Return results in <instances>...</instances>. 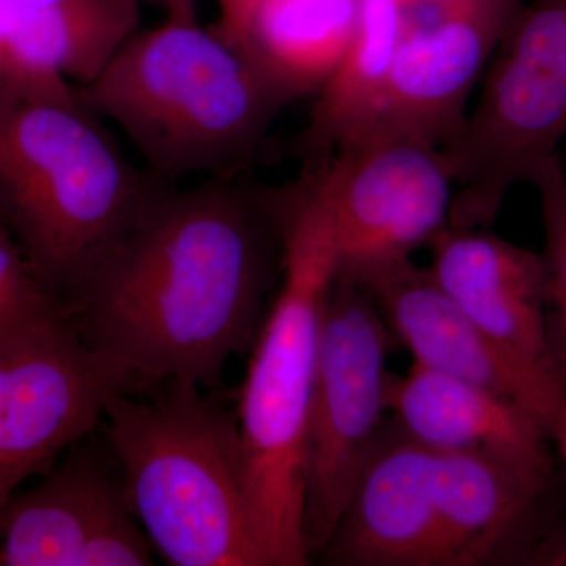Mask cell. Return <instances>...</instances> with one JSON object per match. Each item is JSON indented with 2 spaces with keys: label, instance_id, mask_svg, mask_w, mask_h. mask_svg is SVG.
I'll return each instance as SVG.
<instances>
[{
  "label": "cell",
  "instance_id": "obj_25",
  "mask_svg": "<svg viewBox=\"0 0 566 566\" xmlns=\"http://www.w3.org/2000/svg\"><path fill=\"white\" fill-rule=\"evenodd\" d=\"M523 0H405L408 7H450L465 6V3H504V6H520Z\"/></svg>",
  "mask_w": 566,
  "mask_h": 566
},
{
  "label": "cell",
  "instance_id": "obj_14",
  "mask_svg": "<svg viewBox=\"0 0 566 566\" xmlns=\"http://www.w3.org/2000/svg\"><path fill=\"white\" fill-rule=\"evenodd\" d=\"M428 248V273L472 322L510 352L557 374L551 360L542 253L486 229L452 226L436 234Z\"/></svg>",
  "mask_w": 566,
  "mask_h": 566
},
{
  "label": "cell",
  "instance_id": "obj_16",
  "mask_svg": "<svg viewBox=\"0 0 566 566\" xmlns=\"http://www.w3.org/2000/svg\"><path fill=\"white\" fill-rule=\"evenodd\" d=\"M394 424L434 452H485L551 464L547 430L521 406L471 381L412 364L392 376Z\"/></svg>",
  "mask_w": 566,
  "mask_h": 566
},
{
  "label": "cell",
  "instance_id": "obj_6",
  "mask_svg": "<svg viewBox=\"0 0 566 566\" xmlns=\"http://www.w3.org/2000/svg\"><path fill=\"white\" fill-rule=\"evenodd\" d=\"M566 140V0H523L442 148L455 182L449 226L488 229L506 197Z\"/></svg>",
  "mask_w": 566,
  "mask_h": 566
},
{
  "label": "cell",
  "instance_id": "obj_5",
  "mask_svg": "<svg viewBox=\"0 0 566 566\" xmlns=\"http://www.w3.org/2000/svg\"><path fill=\"white\" fill-rule=\"evenodd\" d=\"M189 382L120 392L104 436L164 564L268 566L253 531L237 415Z\"/></svg>",
  "mask_w": 566,
  "mask_h": 566
},
{
  "label": "cell",
  "instance_id": "obj_15",
  "mask_svg": "<svg viewBox=\"0 0 566 566\" xmlns=\"http://www.w3.org/2000/svg\"><path fill=\"white\" fill-rule=\"evenodd\" d=\"M140 0H52L20 7L0 31V81L66 96L95 81L140 31Z\"/></svg>",
  "mask_w": 566,
  "mask_h": 566
},
{
  "label": "cell",
  "instance_id": "obj_27",
  "mask_svg": "<svg viewBox=\"0 0 566 566\" xmlns=\"http://www.w3.org/2000/svg\"><path fill=\"white\" fill-rule=\"evenodd\" d=\"M9 2L24 7V9H31V7H40L44 6V3H50L52 0H9Z\"/></svg>",
  "mask_w": 566,
  "mask_h": 566
},
{
  "label": "cell",
  "instance_id": "obj_21",
  "mask_svg": "<svg viewBox=\"0 0 566 566\" xmlns=\"http://www.w3.org/2000/svg\"><path fill=\"white\" fill-rule=\"evenodd\" d=\"M66 312L33 273L0 223V353L65 318Z\"/></svg>",
  "mask_w": 566,
  "mask_h": 566
},
{
  "label": "cell",
  "instance_id": "obj_19",
  "mask_svg": "<svg viewBox=\"0 0 566 566\" xmlns=\"http://www.w3.org/2000/svg\"><path fill=\"white\" fill-rule=\"evenodd\" d=\"M408 18L405 0L360 2L359 24L348 50L315 93L303 137L314 163L329 158L374 107L403 39Z\"/></svg>",
  "mask_w": 566,
  "mask_h": 566
},
{
  "label": "cell",
  "instance_id": "obj_12",
  "mask_svg": "<svg viewBox=\"0 0 566 566\" xmlns=\"http://www.w3.org/2000/svg\"><path fill=\"white\" fill-rule=\"evenodd\" d=\"M433 472V450L386 424L319 556L331 565L452 566Z\"/></svg>",
  "mask_w": 566,
  "mask_h": 566
},
{
  "label": "cell",
  "instance_id": "obj_7",
  "mask_svg": "<svg viewBox=\"0 0 566 566\" xmlns=\"http://www.w3.org/2000/svg\"><path fill=\"white\" fill-rule=\"evenodd\" d=\"M389 334L370 294L337 273L324 304L305 453L303 531L311 558L333 536L385 431Z\"/></svg>",
  "mask_w": 566,
  "mask_h": 566
},
{
  "label": "cell",
  "instance_id": "obj_24",
  "mask_svg": "<svg viewBox=\"0 0 566 566\" xmlns=\"http://www.w3.org/2000/svg\"><path fill=\"white\" fill-rule=\"evenodd\" d=\"M534 558L536 564L554 566L566 565V527L558 531V534L549 536V538L536 549Z\"/></svg>",
  "mask_w": 566,
  "mask_h": 566
},
{
  "label": "cell",
  "instance_id": "obj_9",
  "mask_svg": "<svg viewBox=\"0 0 566 566\" xmlns=\"http://www.w3.org/2000/svg\"><path fill=\"white\" fill-rule=\"evenodd\" d=\"M315 166L333 212L340 273L412 259L449 226L455 182L442 148L367 140L345 145Z\"/></svg>",
  "mask_w": 566,
  "mask_h": 566
},
{
  "label": "cell",
  "instance_id": "obj_11",
  "mask_svg": "<svg viewBox=\"0 0 566 566\" xmlns=\"http://www.w3.org/2000/svg\"><path fill=\"white\" fill-rule=\"evenodd\" d=\"M346 277L370 294L387 329L416 364L493 390L554 433L566 405L560 376L495 342L436 285L427 268L405 259Z\"/></svg>",
  "mask_w": 566,
  "mask_h": 566
},
{
  "label": "cell",
  "instance_id": "obj_17",
  "mask_svg": "<svg viewBox=\"0 0 566 566\" xmlns=\"http://www.w3.org/2000/svg\"><path fill=\"white\" fill-rule=\"evenodd\" d=\"M434 452V450H433ZM551 464L434 452V501L452 566L490 564L545 493Z\"/></svg>",
  "mask_w": 566,
  "mask_h": 566
},
{
  "label": "cell",
  "instance_id": "obj_22",
  "mask_svg": "<svg viewBox=\"0 0 566 566\" xmlns=\"http://www.w3.org/2000/svg\"><path fill=\"white\" fill-rule=\"evenodd\" d=\"M219 17L216 25L234 41L244 43L245 28L256 0H216Z\"/></svg>",
  "mask_w": 566,
  "mask_h": 566
},
{
  "label": "cell",
  "instance_id": "obj_18",
  "mask_svg": "<svg viewBox=\"0 0 566 566\" xmlns=\"http://www.w3.org/2000/svg\"><path fill=\"white\" fill-rule=\"evenodd\" d=\"M363 0H256L244 44L294 98L316 93L357 31Z\"/></svg>",
  "mask_w": 566,
  "mask_h": 566
},
{
  "label": "cell",
  "instance_id": "obj_10",
  "mask_svg": "<svg viewBox=\"0 0 566 566\" xmlns=\"http://www.w3.org/2000/svg\"><path fill=\"white\" fill-rule=\"evenodd\" d=\"M520 7H408V25L385 87L338 148L376 139L444 148L463 126L469 96Z\"/></svg>",
  "mask_w": 566,
  "mask_h": 566
},
{
  "label": "cell",
  "instance_id": "obj_3",
  "mask_svg": "<svg viewBox=\"0 0 566 566\" xmlns=\"http://www.w3.org/2000/svg\"><path fill=\"white\" fill-rule=\"evenodd\" d=\"M76 92L166 178L238 172L296 99L248 44L200 20L140 29Z\"/></svg>",
  "mask_w": 566,
  "mask_h": 566
},
{
  "label": "cell",
  "instance_id": "obj_13",
  "mask_svg": "<svg viewBox=\"0 0 566 566\" xmlns=\"http://www.w3.org/2000/svg\"><path fill=\"white\" fill-rule=\"evenodd\" d=\"M93 434L0 506V566H80L88 542L133 512L106 436Z\"/></svg>",
  "mask_w": 566,
  "mask_h": 566
},
{
  "label": "cell",
  "instance_id": "obj_23",
  "mask_svg": "<svg viewBox=\"0 0 566 566\" xmlns=\"http://www.w3.org/2000/svg\"><path fill=\"white\" fill-rule=\"evenodd\" d=\"M145 2L151 3L161 11L164 20H199V0H145Z\"/></svg>",
  "mask_w": 566,
  "mask_h": 566
},
{
  "label": "cell",
  "instance_id": "obj_1",
  "mask_svg": "<svg viewBox=\"0 0 566 566\" xmlns=\"http://www.w3.org/2000/svg\"><path fill=\"white\" fill-rule=\"evenodd\" d=\"M285 199L226 178L156 192L70 301L71 324L132 394L214 386L281 282Z\"/></svg>",
  "mask_w": 566,
  "mask_h": 566
},
{
  "label": "cell",
  "instance_id": "obj_8",
  "mask_svg": "<svg viewBox=\"0 0 566 566\" xmlns=\"http://www.w3.org/2000/svg\"><path fill=\"white\" fill-rule=\"evenodd\" d=\"M128 381L74 329L69 316L0 353V506L98 431Z\"/></svg>",
  "mask_w": 566,
  "mask_h": 566
},
{
  "label": "cell",
  "instance_id": "obj_26",
  "mask_svg": "<svg viewBox=\"0 0 566 566\" xmlns=\"http://www.w3.org/2000/svg\"><path fill=\"white\" fill-rule=\"evenodd\" d=\"M553 434H556L558 441H560L562 452H564V457L566 460V405L564 412H562L560 419H558L556 430H554Z\"/></svg>",
  "mask_w": 566,
  "mask_h": 566
},
{
  "label": "cell",
  "instance_id": "obj_2",
  "mask_svg": "<svg viewBox=\"0 0 566 566\" xmlns=\"http://www.w3.org/2000/svg\"><path fill=\"white\" fill-rule=\"evenodd\" d=\"M338 273L322 174L286 188L281 282L249 360L237 422L253 531L268 566H304L305 453L324 304Z\"/></svg>",
  "mask_w": 566,
  "mask_h": 566
},
{
  "label": "cell",
  "instance_id": "obj_4",
  "mask_svg": "<svg viewBox=\"0 0 566 566\" xmlns=\"http://www.w3.org/2000/svg\"><path fill=\"white\" fill-rule=\"evenodd\" d=\"M95 117L0 82V223L65 312L158 192Z\"/></svg>",
  "mask_w": 566,
  "mask_h": 566
},
{
  "label": "cell",
  "instance_id": "obj_20",
  "mask_svg": "<svg viewBox=\"0 0 566 566\" xmlns=\"http://www.w3.org/2000/svg\"><path fill=\"white\" fill-rule=\"evenodd\" d=\"M545 226L547 326L551 360L566 386V164L549 159L531 181Z\"/></svg>",
  "mask_w": 566,
  "mask_h": 566
}]
</instances>
